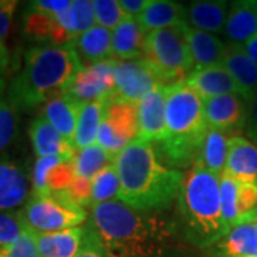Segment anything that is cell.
I'll return each instance as SVG.
<instances>
[{
	"mask_svg": "<svg viewBox=\"0 0 257 257\" xmlns=\"http://www.w3.org/2000/svg\"><path fill=\"white\" fill-rule=\"evenodd\" d=\"M18 133V109L0 92V153H3L15 142Z\"/></svg>",
	"mask_w": 257,
	"mask_h": 257,
	"instance_id": "cell-34",
	"label": "cell"
},
{
	"mask_svg": "<svg viewBox=\"0 0 257 257\" xmlns=\"http://www.w3.org/2000/svg\"><path fill=\"white\" fill-rule=\"evenodd\" d=\"M114 97L138 104L149 93L163 86L152 64L146 59L138 60H116L114 64Z\"/></svg>",
	"mask_w": 257,
	"mask_h": 257,
	"instance_id": "cell-9",
	"label": "cell"
},
{
	"mask_svg": "<svg viewBox=\"0 0 257 257\" xmlns=\"http://www.w3.org/2000/svg\"><path fill=\"white\" fill-rule=\"evenodd\" d=\"M257 209L231 226L221 239L220 250L224 257H257V240L254 219Z\"/></svg>",
	"mask_w": 257,
	"mask_h": 257,
	"instance_id": "cell-24",
	"label": "cell"
},
{
	"mask_svg": "<svg viewBox=\"0 0 257 257\" xmlns=\"http://www.w3.org/2000/svg\"><path fill=\"white\" fill-rule=\"evenodd\" d=\"M136 20L146 33L177 28L186 23V8L172 0H150V5Z\"/></svg>",
	"mask_w": 257,
	"mask_h": 257,
	"instance_id": "cell-25",
	"label": "cell"
},
{
	"mask_svg": "<svg viewBox=\"0 0 257 257\" xmlns=\"http://www.w3.org/2000/svg\"><path fill=\"white\" fill-rule=\"evenodd\" d=\"M66 193L74 203L80 204L82 207H92V180L76 176L73 183L70 184Z\"/></svg>",
	"mask_w": 257,
	"mask_h": 257,
	"instance_id": "cell-39",
	"label": "cell"
},
{
	"mask_svg": "<svg viewBox=\"0 0 257 257\" xmlns=\"http://www.w3.org/2000/svg\"><path fill=\"white\" fill-rule=\"evenodd\" d=\"M72 47L84 66L111 59V30L93 26L77 37L72 43Z\"/></svg>",
	"mask_w": 257,
	"mask_h": 257,
	"instance_id": "cell-27",
	"label": "cell"
},
{
	"mask_svg": "<svg viewBox=\"0 0 257 257\" xmlns=\"http://www.w3.org/2000/svg\"><path fill=\"white\" fill-rule=\"evenodd\" d=\"M26 229L22 211H0V250L16 243Z\"/></svg>",
	"mask_w": 257,
	"mask_h": 257,
	"instance_id": "cell-36",
	"label": "cell"
},
{
	"mask_svg": "<svg viewBox=\"0 0 257 257\" xmlns=\"http://www.w3.org/2000/svg\"><path fill=\"white\" fill-rule=\"evenodd\" d=\"M120 179L117 200L139 211L170 206L182 189L184 175L160 160L155 143L135 139L116 156Z\"/></svg>",
	"mask_w": 257,
	"mask_h": 257,
	"instance_id": "cell-1",
	"label": "cell"
},
{
	"mask_svg": "<svg viewBox=\"0 0 257 257\" xmlns=\"http://www.w3.org/2000/svg\"><path fill=\"white\" fill-rule=\"evenodd\" d=\"M104 103L106 101H92V103H83L79 106L76 136H74L76 150L96 145Z\"/></svg>",
	"mask_w": 257,
	"mask_h": 257,
	"instance_id": "cell-29",
	"label": "cell"
},
{
	"mask_svg": "<svg viewBox=\"0 0 257 257\" xmlns=\"http://www.w3.org/2000/svg\"><path fill=\"white\" fill-rule=\"evenodd\" d=\"M254 234H256V240H257V216L254 219Z\"/></svg>",
	"mask_w": 257,
	"mask_h": 257,
	"instance_id": "cell-47",
	"label": "cell"
},
{
	"mask_svg": "<svg viewBox=\"0 0 257 257\" xmlns=\"http://www.w3.org/2000/svg\"><path fill=\"white\" fill-rule=\"evenodd\" d=\"M221 66L231 74L241 90L244 100L250 101L257 93V64L248 57L243 45L227 43Z\"/></svg>",
	"mask_w": 257,
	"mask_h": 257,
	"instance_id": "cell-19",
	"label": "cell"
},
{
	"mask_svg": "<svg viewBox=\"0 0 257 257\" xmlns=\"http://www.w3.org/2000/svg\"><path fill=\"white\" fill-rule=\"evenodd\" d=\"M0 257H40L35 233L29 229L25 230L16 243L0 250Z\"/></svg>",
	"mask_w": 257,
	"mask_h": 257,
	"instance_id": "cell-37",
	"label": "cell"
},
{
	"mask_svg": "<svg viewBox=\"0 0 257 257\" xmlns=\"http://www.w3.org/2000/svg\"><path fill=\"white\" fill-rule=\"evenodd\" d=\"M26 167L10 157H0V211H13L30 197Z\"/></svg>",
	"mask_w": 257,
	"mask_h": 257,
	"instance_id": "cell-13",
	"label": "cell"
},
{
	"mask_svg": "<svg viewBox=\"0 0 257 257\" xmlns=\"http://www.w3.org/2000/svg\"><path fill=\"white\" fill-rule=\"evenodd\" d=\"M66 33L72 39V43L89 29L96 26V16L92 0H73L72 6L59 15Z\"/></svg>",
	"mask_w": 257,
	"mask_h": 257,
	"instance_id": "cell-30",
	"label": "cell"
},
{
	"mask_svg": "<svg viewBox=\"0 0 257 257\" xmlns=\"http://www.w3.org/2000/svg\"><path fill=\"white\" fill-rule=\"evenodd\" d=\"M138 138V106L121 100L106 101L96 143L110 155L117 156Z\"/></svg>",
	"mask_w": 257,
	"mask_h": 257,
	"instance_id": "cell-8",
	"label": "cell"
},
{
	"mask_svg": "<svg viewBox=\"0 0 257 257\" xmlns=\"http://www.w3.org/2000/svg\"><path fill=\"white\" fill-rule=\"evenodd\" d=\"M114 162H116V156L101 149L97 143L77 150L73 160L76 176L89 180H92L94 176L99 175L101 170L114 165Z\"/></svg>",
	"mask_w": 257,
	"mask_h": 257,
	"instance_id": "cell-31",
	"label": "cell"
},
{
	"mask_svg": "<svg viewBox=\"0 0 257 257\" xmlns=\"http://www.w3.org/2000/svg\"><path fill=\"white\" fill-rule=\"evenodd\" d=\"M224 173L241 183H257L256 145L241 136H231Z\"/></svg>",
	"mask_w": 257,
	"mask_h": 257,
	"instance_id": "cell-18",
	"label": "cell"
},
{
	"mask_svg": "<svg viewBox=\"0 0 257 257\" xmlns=\"http://www.w3.org/2000/svg\"><path fill=\"white\" fill-rule=\"evenodd\" d=\"M92 226L109 257H156L162 253L167 231L145 211L120 200L93 204Z\"/></svg>",
	"mask_w": 257,
	"mask_h": 257,
	"instance_id": "cell-3",
	"label": "cell"
},
{
	"mask_svg": "<svg viewBox=\"0 0 257 257\" xmlns=\"http://www.w3.org/2000/svg\"><path fill=\"white\" fill-rule=\"evenodd\" d=\"M19 2L16 0H0V42L5 43L9 36L10 28Z\"/></svg>",
	"mask_w": 257,
	"mask_h": 257,
	"instance_id": "cell-40",
	"label": "cell"
},
{
	"mask_svg": "<svg viewBox=\"0 0 257 257\" xmlns=\"http://www.w3.org/2000/svg\"><path fill=\"white\" fill-rule=\"evenodd\" d=\"M72 2L73 0H36L29 2L28 9L46 15H62L72 6Z\"/></svg>",
	"mask_w": 257,
	"mask_h": 257,
	"instance_id": "cell-41",
	"label": "cell"
},
{
	"mask_svg": "<svg viewBox=\"0 0 257 257\" xmlns=\"http://www.w3.org/2000/svg\"><path fill=\"white\" fill-rule=\"evenodd\" d=\"M230 6L224 0L192 2L186 8V23L189 28L207 33L223 32Z\"/></svg>",
	"mask_w": 257,
	"mask_h": 257,
	"instance_id": "cell-22",
	"label": "cell"
},
{
	"mask_svg": "<svg viewBox=\"0 0 257 257\" xmlns=\"http://www.w3.org/2000/svg\"><path fill=\"white\" fill-rule=\"evenodd\" d=\"M22 216L29 230L35 233H55L80 227L87 219V211L74 203L66 192L30 194L22 209Z\"/></svg>",
	"mask_w": 257,
	"mask_h": 257,
	"instance_id": "cell-7",
	"label": "cell"
},
{
	"mask_svg": "<svg viewBox=\"0 0 257 257\" xmlns=\"http://www.w3.org/2000/svg\"><path fill=\"white\" fill-rule=\"evenodd\" d=\"M29 138L37 157H62L73 160L76 147L56 130L43 116L32 121L29 127Z\"/></svg>",
	"mask_w": 257,
	"mask_h": 257,
	"instance_id": "cell-15",
	"label": "cell"
},
{
	"mask_svg": "<svg viewBox=\"0 0 257 257\" xmlns=\"http://www.w3.org/2000/svg\"><path fill=\"white\" fill-rule=\"evenodd\" d=\"M244 50H246V53L248 55V57L257 64V35L256 36H253L248 42H246L244 45Z\"/></svg>",
	"mask_w": 257,
	"mask_h": 257,
	"instance_id": "cell-46",
	"label": "cell"
},
{
	"mask_svg": "<svg viewBox=\"0 0 257 257\" xmlns=\"http://www.w3.org/2000/svg\"><path fill=\"white\" fill-rule=\"evenodd\" d=\"M9 62L10 56L6 45L0 42V92H3V87H5V77L9 69Z\"/></svg>",
	"mask_w": 257,
	"mask_h": 257,
	"instance_id": "cell-45",
	"label": "cell"
},
{
	"mask_svg": "<svg viewBox=\"0 0 257 257\" xmlns=\"http://www.w3.org/2000/svg\"><path fill=\"white\" fill-rule=\"evenodd\" d=\"M247 135L257 140V93L253 99L248 101V117H247Z\"/></svg>",
	"mask_w": 257,
	"mask_h": 257,
	"instance_id": "cell-44",
	"label": "cell"
},
{
	"mask_svg": "<svg viewBox=\"0 0 257 257\" xmlns=\"http://www.w3.org/2000/svg\"><path fill=\"white\" fill-rule=\"evenodd\" d=\"M87 233V227H73L55 233H35L39 254L40 257H76L84 247Z\"/></svg>",
	"mask_w": 257,
	"mask_h": 257,
	"instance_id": "cell-17",
	"label": "cell"
},
{
	"mask_svg": "<svg viewBox=\"0 0 257 257\" xmlns=\"http://www.w3.org/2000/svg\"><path fill=\"white\" fill-rule=\"evenodd\" d=\"M83 67L72 45L32 47L10 80L8 99L18 110L36 109L67 92Z\"/></svg>",
	"mask_w": 257,
	"mask_h": 257,
	"instance_id": "cell-2",
	"label": "cell"
},
{
	"mask_svg": "<svg viewBox=\"0 0 257 257\" xmlns=\"http://www.w3.org/2000/svg\"><path fill=\"white\" fill-rule=\"evenodd\" d=\"M79 103L70 99L66 94L53 97L43 104L42 116L63 136L69 143L74 146L77 116H79Z\"/></svg>",
	"mask_w": 257,
	"mask_h": 257,
	"instance_id": "cell-26",
	"label": "cell"
},
{
	"mask_svg": "<svg viewBox=\"0 0 257 257\" xmlns=\"http://www.w3.org/2000/svg\"><path fill=\"white\" fill-rule=\"evenodd\" d=\"M114 64L116 59L84 66L72 86L64 93L79 104L92 101H109L114 97Z\"/></svg>",
	"mask_w": 257,
	"mask_h": 257,
	"instance_id": "cell-10",
	"label": "cell"
},
{
	"mask_svg": "<svg viewBox=\"0 0 257 257\" xmlns=\"http://www.w3.org/2000/svg\"><path fill=\"white\" fill-rule=\"evenodd\" d=\"M119 3L127 18L136 19L150 5V0H119Z\"/></svg>",
	"mask_w": 257,
	"mask_h": 257,
	"instance_id": "cell-43",
	"label": "cell"
},
{
	"mask_svg": "<svg viewBox=\"0 0 257 257\" xmlns=\"http://www.w3.org/2000/svg\"><path fill=\"white\" fill-rule=\"evenodd\" d=\"M179 210L187 236L202 247L217 243L229 231L221 214L220 176L196 163L184 176Z\"/></svg>",
	"mask_w": 257,
	"mask_h": 257,
	"instance_id": "cell-5",
	"label": "cell"
},
{
	"mask_svg": "<svg viewBox=\"0 0 257 257\" xmlns=\"http://www.w3.org/2000/svg\"><path fill=\"white\" fill-rule=\"evenodd\" d=\"M206 121L210 128L224 133L236 132L247 124L248 103L239 94H224L203 100Z\"/></svg>",
	"mask_w": 257,
	"mask_h": 257,
	"instance_id": "cell-11",
	"label": "cell"
},
{
	"mask_svg": "<svg viewBox=\"0 0 257 257\" xmlns=\"http://www.w3.org/2000/svg\"><path fill=\"white\" fill-rule=\"evenodd\" d=\"M237 189L239 182L223 172L220 175V202L223 220L227 229L240 220L237 213Z\"/></svg>",
	"mask_w": 257,
	"mask_h": 257,
	"instance_id": "cell-33",
	"label": "cell"
},
{
	"mask_svg": "<svg viewBox=\"0 0 257 257\" xmlns=\"http://www.w3.org/2000/svg\"><path fill=\"white\" fill-rule=\"evenodd\" d=\"M146 32L135 18H127L111 30V57L116 60L145 59Z\"/></svg>",
	"mask_w": 257,
	"mask_h": 257,
	"instance_id": "cell-21",
	"label": "cell"
},
{
	"mask_svg": "<svg viewBox=\"0 0 257 257\" xmlns=\"http://www.w3.org/2000/svg\"><path fill=\"white\" fill-rule=\"evenodd\" d=\"M223 33L234 45H244L257 35V2L239 0L230 5Z\"/></svg>",
	"mask_w": 257,
	"mask_h": 257,
	"instance_id": "cell-20",
	"label": "cell"
},
{
	"mask_svg": "<svg viewBox=\"0 0 257 257\" xmlns=\"http://www.w3.org/2000/svg\"><path fill=\"white\" fill-rule=\"evenodd\" d=\"M120 193V179L116 166L111 165L92 179V206L116 200Z\"/></svg>",
	"mask_w": 257,
	"mask_h": 257,
	"instance_id": "cell-32",
	"label": "cell"
},
{
	"mask_svg": "<svg viewBox=\"0 0 257 257\" xmlns=\"http://www.w3.org/2000/svg\"><path fill=\"white\" fill-rule=\"evenodd\" d=\"M187 23L147 33L145 59L155 69L163 86L186 82L194 70L192 53L186 39Z\"/></svg>",
	"mask_w": 257,
	"mask_h": 257,
	"instance_id": "cell-6",
	"label": "cell"
},
{
	"mask_svg": "<svg viewBox=\"0 0 257 257\" xmlns=\"http://www.w3.org/2000/svg\"><path fill=\"white\" fill-rule=\"evenodd\" d=\"M257 209V183H241L237 189V213L240 219Z\"/></svg>",
	"mask_w": 257,
	"mask_h": 257,
	"instance_id": "cell-38",
	"label": "cell"
},
{
	"mask_svg": "<svg viewBox=\"0 0 257 257\" xmlns=\"http://www.w3.org/2000/svg\"><path fill=\"white\" fill-rule=\"evenodd\" d=\"M186 39L194 62V69H204L221 64L227 50V43L221 42L213 33L202 32L189 26L186 29Z\"/></svg>",
	"mask_w": 257,
	"mask_h": 257,
	"instance_id": "cell-23",
	"label": "cell"
},
{
	"mask_svg": "<svg viewBox=\"0 0 257 257\" xmlns=\"http://www.w3.org/2000/svg\"><path fill=\"white\" fill-rule=\"evenodd\" d=\"M229 140V133L209 127L194 163L204 167L213 175L220 176L226 167Z\"/></svg>",
	"mask_w": 257,
	"mask_h": 257,
	"instance_id": "cell-28",
	"label": "cell"
},
{
	"mask_svg": "<svg viewBox=\"0 0 257 257\" xmlns=\"http://www.w3.org/2000/svg\"><path fill=\"white\" fill-rule=\"evenodd\" d=\"M186 83L200 94L203 100L224 96V94L241 96V90L236 80L221 64L204 67V69H194L187 76Z\"/></svg>",
	"mask_w": 257,
	"mask_h": 257,
	"instance_id": "cell-16",
	"label": "cell"
},
{
	"mask_svg": "<svg viewBox=\"0 0 257 257\" xmlns=\"http://www.w3.org/2000/svg\"><path fill=\"white\" fill-rule=\"evenodd\" d=\"M73 160L55 156L37 157L32 170L33 193L66 192L76 179Z\"/></svg>",
	"mask_w": 257,
	"mask_h": 257,
	"instance_id": "cell-12",
	"label": "cell"
},
{
	"mask_svg": "<svg viewBox=\"0 0 257 257\" xmlns=\"http://www.w3.org/2000/svg\"><path fill=\"white\" fill-rule=\"evenodd\" d=\"M207 128L200 94L186 82L167 86L166 133L155 143L160 157L175 166L196 162Z\"/></svg>",
	"mask_w": 257,
	"mask_h": 257,
	"instance_id": "cell-4",
	"label": "cell"
},
{
	"mask_svg": "<svg viewBox=\"0 0 257 257\" xmlns=\"http://www.w3.org/2000/svg\"><path fill=\"white\" fill-rule=\"evenodd\" d=\"M166 100L167 86H160L149 93L138 104L139 139L159 143L166 133Z\"/></svg>",
	"mask_w": 257,
	"mask_h": 257,
	"instance_id": "cell-14",
	"label": "cell"
},
{
	"mask_svg": "<svg viewBox=\"0 0 257 257\" xmlns=\"http://www.w3.org/2000/svg\"><path fill=\"white\" fill-rule=\"evenodd\" d=\"M76 257H109V254L106 253V250L103 247L100 239L97 237V234L94 233V230L89 229L84 247Z\"/></svg>",
	"mask_w": 257,
	"mask_h": 257,
	"instance_id": "cell-42",
	"label": "cell"
},
{
	"mask_svg": "<svg viewBox=\"0 0 257 257\" xmlns=\"http://www.w3.org/2000/svg\"><path fill=\"white\" fill-rule=\"evenodd\" d=\"M96 26L114 30L127 16L120 6L119 0H93Z\"/></svg>",
	"mask_w": 257,
	"mask_h": 257,
	"instance_id": "cell-35",
	"label": "cell"
}]
</instances>
